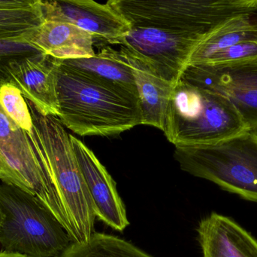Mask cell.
Here are the masks:
<instances>
[{
    "label": "cell",
    "instance_id": "7c38bea8",
    "mask_svg": "<svg viewBox=\"0 0 257 257\" xmlns=\"http://www.w3.org/2000/svg\"><path fill=\"white\" fill-rule=\"evenodd\" d=\"M105 45L111 55L131 69L139 96L142 125L163 131L168 106L175 84L163 79L146 62L122 47L116 50Z\"/></svg>",
    "mask_w": 257,
    "mask_h": 257
},
{
    "label": "cell",
    "instance_id": "52a82bcc",
    "mask_svg": "<svg viewBox=\"0 0 257 257\" xmlns=\"http://www.w3.org/2000/svg\"><path fill=\"white\" fill-rule=\"evenodd\" d=\"M0 181L38 198L71 238L69 220L46 162L35 149L28 133L9 119L1 107Z\"/></svg>",
    "mask_w": 257,
    "mask_h": 257
},
{
    "label": "cell",
    "instance_id": "3957f363",
    "mask_svg": "<svg viewBox=\"0 0 257 257\" xmlns=\"http://www.w3.org/2000/svg\"><path fill=\"white\" fill-rule=\"evenodd\" d=\"M247 130L241 115L226 97L181 78L175 84L163 131L175 147L211 144Z\"/></svg>",
    "mask_w": 257,
    "mask_h": 257
},
{
    "label": "cell",
    "instance_id": "d4e9b609",
    "mask_svg": "<svg viewBox=\"0 0 257 257\" xmlns=\"http://www.w3.org/2000/svg\"><path fill=\"white\" fill-rule=\"evenodd\" d=\"M2 221H3V215H2L1 212H0V224H1Z\"/></svg>",
    "mask_w": 257,
    "mask_h": 257
},
{
    "label": "cell",
    "instance_id": "cb8c5ba5",
    "mask_svg": "<svg viewBox=\"0 0 257 257\" xmlns=\"http://www.w3.org/2000/svg\"><path fill=\"white\" fill-rule=\"evenodd\" d=\"M0 257H30L26 255L20 254L17 253H11V252H0Z\"/></svg>",
    "mask_w": 257,
    "mask_h": 257
},
{
    "label": "cell",
    "instance_id": "ba28073f",
    "mask_svg": "<svg viewBox=\"0 0 257 257\" xmlns=\"http://www.w3.org/2000/svg\"><path fill=\"white\" fill-rule=\"evenodd\" d=\"M206 37L155 27H131L116 45L146 62L163 79L176 84L192 53Z\"/></svg>",
    "mask_w": 257,
    "mask_h": 257
},
{
    "label": "cell",
    "instance_id": "7a4b0ae2",
    "mask_svg": "<svg viewBox=\"0 0 257 257\" xmlns=\"http://www.w3.org/2000/svg\"><path fill=\"white\" fill-rule=\"evenodd\" d=\"M27 101L33 128L28 133L54 180L70 225L73 243L86 242L94 233V208L72 143L58 118L44 116Z\"/></svg>",
    "mask_w": 257,
    "mask_h": 257
},
{
    "label": "cell",
    "instance_id": "5b68a950",
    "mask_svg": "<svg viewBox=\"0 0 257 257\" xmlns=\"http://www.w3.org/2000/svg\"><path fill=\"white\" fill-rule=\"evenodd\" d=\"M174 156L184 172L257 202V131L211 144L178 146Z\"/></svg>",
    "mask_w": 257,
    "mask_h": 257
},
{
    "label": "cell",
    "instance_id": "5bb4252c",
    "mask_svg": "<svg viewBox=\"0 0 257 257\" xmlns=\"http://www.w3.org/2000/svg\"><path fill=\"white\" fill-rule=\"evenodd\" d=\"M197 232L202 257H257V240L231 217L212 212Z\"/></svg>",
    "mask_w": 257,
    "mask_h": 257
},
{
    "label": "cell",
    "instance_id": "2e32d148",
    "mask_svg": "<svg viewBox=\"0 0 257 257\" xmlns=\"http://www.w3.org/2000/svg\"><path fill=\"white\" fill-rule=\"evenodd\" d=\"M257 40V12L242 14L222 24L199 44L187 66L203 64L220 50L247 41Z\"/></svg>",
    "mask_w": 257,
    "mask_h": 257
},
{
    "label": "cell",
    "instance_id": "277c9868",
    "mask_svg": "<svg viewBox=\"0 0 257 257\" xmlns=\"http://www.w3.org/2000/svg\"><path fill=\"white\" fill-rule=\"evenodd\" d=\"M0 245L3 251L30 257H57L72 243L46 206L16 186L0 184Z\"/></svg>",
    "mask_w": 257,
    "mask_h": 257
},
{
    "label": "cell",
    "instance_id": "30bf717a",
    "mask_svg": "<svg viewBox=\"0 0 257 257\" xmlns=\"http://www.w3.org/2000/svg\"><path fill=\"white\" fill-rule=\"evenodd\" d=\"M45 20L64 21L94 36L101 46L116 45L130 31L131 26L107 2L92 0H39Z\"/></svg>",
    "mask_w": 257,
    "mask_h": 257
},
{
    "label": "cell",
    "instance_id": "7402d4cb",
    "mask_svg": "<svg viewBox=\"0 0 257 257\" xmlns=\"http://www.w3.org/2000/svg\"><path fill=\"white\" fill-rule=\"evenodd\" d=\"M257 60V40L247 41L217 51L201 65L229 66Z\"/></svg>",
    "mask_w": 257,
    "mask_h": 257
},
{
    "label": "cell",
    "instance_id": "44dd1931",
    "mask_svg": "<svg viewBox=\"0 0 257 257\" xmlns=\"http://www.w3.org/2000/svg\"><path fill=\"white\" fill-rule=\"evenodd\" d=\"M41 54L45 53L26 39H0V87L12 83L11 70L15 63Z\"/></svg>",
    "mask_w": 257,
    "mask_h": 257
},
{
    "label": "cell",
    "instance_id": "6da1fadb",
    "mask_svg": "<svg viewBox=\"0 0 257 257\" xmlns=\"http://www.w3.org/2000/svg\"><path fill=\"white\" fill-rule=\"evenodd\" d=\"M59 120L80 136L117 135L142 125L139 96L77 73L53 57Z\"/></svg>",
    "mask_w": 257,
    "mask_h": 257
},
{
    "label": "cell",
    "instance_id": "ffe728a7",
    "mask_svg": "<svg viewBox=\"0 0 257 257\" xmlns=\"http://www.w3.org/2000/svg\"><path fill=\"white\" fill-rule=\"evenodd\" d=\"M0 107L6 116L26 132H31L33 118L25 98L12 83L0 87Z\"/></svg>",
    "mask_w": 257,
    "mask_h": 257
},
{
    "label": "cell",
    "instance_id": "e0dca14e",
    "mask_svg": "<svg viewBox=\"0 0 257 257\" xmlns=\"http://www.w3.org/2000/svg\"><path fill=\"white\" fill-rule=\"evenodd\" d=\"M57 60L77 73L101 82L123 88L138 95L131 69L111 55L105 45L94 57Z\"/></svg>",
    "mask_w": 257,
    "mask_h": 257
},
{
    "label": "cell",
    "instance_id": "8992f818",
    "mask_svg": "<svg viewBox=\"0 0 257 257\" xmlns=\"http://www.w3.org/2000/svg\"><path fill=\"white\" fill-rule=\"evenodd\" d=\"M131 27L208 36L228 20L257 12V0H109Z\"/></svg>",
    "mask_w": 257,
    "mask_h": 257
},
{
    "label": "cell",
    "instance_id": "9a60e30c",
    "mask_svg": "<svg viewBox=\"0 0 257 257\" xmlns=\"http://www.w3.org/2000/svg\"><path fill=\"white\" fill-rule=\"evenodd\" d=\"M26 40L59 60L94 57V46L99 44L94 36L76 26L54 20H45Z\"/></svg>",
    "mask_w": 257,
    "mask_h": 257
},
{
    "label": "cell",
    "instance_id": "9c48e42d",
    "mask_svg": "<svg viewBox=\"0 0 257 257\" xmlns=\"http://www.w3.org/2000/svg\"><path fill=\"white\" fill-rule=\"evenodd\" d=\"M180 78L230 100L247 129L257 131V60L229 66L189 65Z\"/></svg>",
    "mask_w": 257,
    "mask_h": 257
},
{
    "label": "cell",
    "instance_id": "603a6c76",
    "mask_svg": "<svg viewBox=\"0 0 257 257\" xmlns=\"http://www.w3.org/2000/svg\"><path fill=\"white\" fill-rule=\"evenodd\" d=\"M35 0H0V9H20L33 4Z\"/></svg>",
    "mask_w": 257,
    "mask_h": 257
},
{
    "label": "cell",
    "instance_id": "ac0fdd59",
    "mask_svg": "<svg viewBox=\"0 0 257 257\" xmlns=\"http://www.w3.org/2000/svg\"><path fill=\"white\" fill-rule=\"evenodd\" d=\"M60 257H153L118 237L94 232L86 242L72 243Z\"/></svg>",
    "mask_w": 257,
    "mask_h": 257
},
{
    "label": "cell",
    "instance_id": "4fadbf2b",
    "mask_svg": "<svg viewBox=\"0 0 257 257\" xmlns=\"http://www.w3.org/2000/svg\"><path fill=\"white\" fill-rule=\"evenodd\" d=\"M12 84L44 116L58 117L57 79L53 57L45 54L27 57L11 70Z\"/></svg>",
    "mask_w": 257,
    "mask_h": 257
},
{
    "label": "cell",
    "instance_id": "d6986e66",
    "mask_svg": "<svg viewBox=\"0 0 257 257\" xmlns=\"http://www.w3.org/2000/svg\"><path fill=\"white\" fill-rule=\"evenodd\" d=\"M44 21L39 0L27 7L0 9V39H27Z\"/></svg>",
    "mask_w": 257,
    "mask_h": 257
},
{
    "label": "cell",
    "instance_id": "8fae6325",
    "mask_svg": "<svg viewBox=\"0 0 257 257\" xmlns=\"http://www.w3.org/2000/svg\"><path fill=\"white\" fill-rule=\"evenodd\" d=\"M69 137L93 202L95 215L114 230L123 232L130 223L115 182L91 149L75 136L70 134Z\"/></svg>",
    "mask_w": 257,
    "mask_h": 257
}]
</instances>
